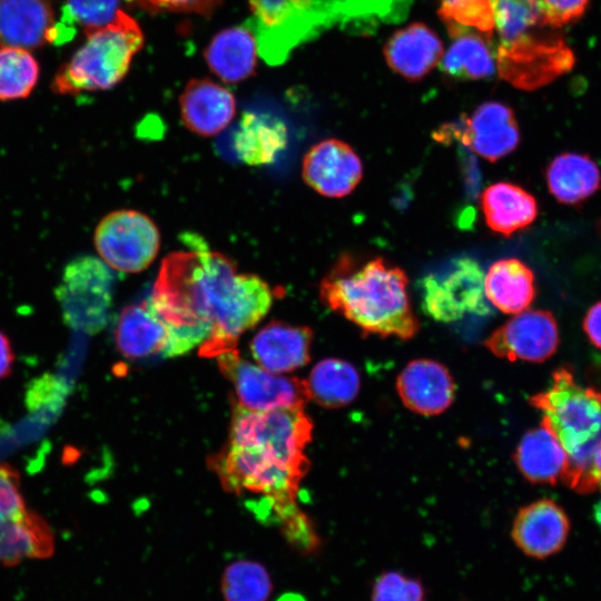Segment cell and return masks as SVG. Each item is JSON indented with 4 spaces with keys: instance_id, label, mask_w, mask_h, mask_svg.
<instances>
[{
    "instance_id": "26",
    "label": "cell",
    "mask_w": 601,
    "mask_h": 601,
    "mask_svg": "<svg viewBox=\"0 0 601 601\" xmlns=\"http://www.w3.org/2000/svg\"><path fill=\"white\" fill-rule=\"evenodd\" d=\"M53 552V535L46 521L32 511L18 518L0 516V563L45 559Z\"/></svg>"
},
{
    "instance_id": "18",
    "label": "cell",
    "mask_w": 601,
    "mask_h": 601,
    "mask_svg": "<svg viewBox=\"0 0 601 601\" xmlns=\"http://www.w3.org/2000/svg\"><path fill=\"white\" fill-rule=\"evenodd\" d=\"M258 53L257 37L248 26H235L219 31L204 50L209 69L228 83L252 77Z\"/></svg>"
},
{
    "instance_id": "14",
    "label": "cell",
    "mask_w": 601,
    "mask_h": 601,
    "mask_svg": "<svg viewBox=\"0 0 601 601\" xmlns=\"http://www.w3.org/2000/svg\"><path fill=\"white\" fill-rule=\"evenodd\" d=\"M454 130L477 155L496 161L512 152L520 142V130L513 110L497 101L479 106Z\"/></svg>"
},
{
    "instance_id": "32",
    "label": "cell",
    "mask_w": 601,
    "mask_h": 601,
    "mask_svg": "<svg viewBox=\"0 0 601 601\" xmlns=\"http://www.w3.org/2000/svg\"><path fill=\"white\" fill-rule=\"evenodd\" d=\"M495 2L496 0H441L439 16L451 37L473 30L492 39Z\"/></svg>"
},
{
    "instance_id": "28",
    "label": "cell",
    "mask_w": 601,
    "mask_h": 601,
    "mask_svg": "<svg viewBox=\"0 0 601 601\" xmlns=\"http://www.w3.org/2000/svg\"><path fill=\"white\" fill-rule=\"evenodd\" d=\"M452 38L451 46L440 60L443 72L469 80L487 78L495 72L496 60L491 38L473 30Z\"/></svg>"
},
{
    "instance_id": "36",
    "label": "cell",
    "mask_w": 601,
    "mask_h": 601,
    "mask_svg": "<svg viewBox=\"0 0 601 601\" xmlns=\"http://www.w3.org/2000/svg\"><path fill=\"white\" fill-rule=\"evenodd\" d=\"M149 13L210 16L225 0H126Z\"/></svg>"
},
{
    "instance_id": "3",
    "label": "cell",
    "mask_w": 601,
    "mask_h": 601,
    "mask_svg": "<svg viewBox=\"0 0 601 601\" xmlns=\"http://www.w3.org/2000/svg\"><path fill=\"white\" fill-rule=\"evenodd\" d=\"M407 285L406 273L384 258L344 253L321 280L319 297L365 333L410 339L418 322Z\"/></svg>"
},
{
    "instance_id": "33",
    "label": "cell",
    "mask_w": 601,
    "mask_h": 601,
    "mask_svg": "<svg viewBox=\"0 0 601 601\" xmlns=\"http://www.w3.org/2000/svg\"><path fill=\"white\" fill-rule=\"evenodd\" d=\"M421 579L397 570L381 572L371 588V601H426Z\"/></svg>"
},
{
    "instance_id": "37",
    "label": "cell",
    "mask_w": 601,
    "mask_h": 601,
    "mask_svg": "<svg viewBox=\"0 0 601 601\" xmlns=\"http://www.w3.org/2000/svg\"><path fill=\"white\" fill-rule=\"evenodd\" d=\"M27 511L18 472L10 465L0 463V516L18 518Z\"/></svg>"
},
{
    "instance_id": "40",
    "label": "cell",
    "mask_w": 601,
    "mask_h": 601,
    "mask_svg": "<svg viewBox=\"0 0 601 601\" xmlns=\"http://www.w3.org/2000/svg\"><path fill=\"white\" fill-rule=\"evenodd\" d=\"M590 479L593 492L601 491V446L593 454Z\"/></svg>"
},
{
    "instance_id": "16",
    "label": "cell",
    "mask_w": 601,
    "mask_h": 601,
    "mask_svg": "<svg viewBox=\"0 0 601 601\" xmlns=\"http://www.w3.org/2000/svg\"><path fill=\"white\" fill-rule=\"evenodd\" d=\"M179 107L186 128L204 137L219 134L236 114L234 95L208 78L190 79L179 96Z\"/></svg>"
},
{
    "instance_id": "22",
    "label": "cell",
    "mask_w": 601,
    "mask_h": 601,
    "mask_svg": "<svg viewBox=\"0 0 601 601\" xmlns=\"http://www.w3.org/2000/svg\"><path fill=\"white\" fill-rule=\"evenodd\" d=\"M481 208L489 228L504 237L529 227L538 216V203L533 195L506 181L492 184L484 189Z\"/></svg>"
},
{
    "instance_id": "20",
    "label": "cell",
    "mask_w": 601,
    "mask_h": 601,
    "mask_svg": "<svg viewBox=\"0 0 601 601\" xmlns=\"http://www.w3.org/2000/svg\"><path fill=\"white\" fill-rule=\"evenodd\" d=\"M55 24L48 0H0V43L33 49L46 41Z\"/></svg>"
},
{
    "instance_id": "9",
    "label": "cell",
    "mask_w": 601,
    "mask_h": 601,
    "mask_svg": "<svg viewBox=\"0 0 601 601\" xmlns=\"http://www.w3.org/2000/svg\"><path fill=\"white\" fill-rule=\"evenodd\" d=\"M93 244L101 260L121 273H139L156 258L160 236L146 215L120 209L106 215L97 225Z\"/></svg>"
},
{
    "instance_id": "4",
    "label": "cell",
    "mask_w": 601,
    "mask_h": 601,
    "mask_svg": "<svg viewBox=\"0 0 601 601\" xmlns=\"http://www.w3.org/2000/svg\"><path fill=\"white\" fill-rule=\"evenodd\" d=\"M546 28L532 0H496V68L512 86L534 90L573 67L571 48L560 35L545 31Z\"/></svg>"
},
{
    "instance_id": "11",
    "label": "cell",
    "mask_w": 601,
    "mask_h": 601,
    "mask_svg": "<svg viewBox=\"0 0 601 601\" xmlns=\"http://www.w3.org/2000/svg\"><path fill=\"white\" fill-rule=\"evenodd\" d=\"M484 345L501 358L541 363L559 346L558 324L548 311H523L495 329Z\"/></svg>"
},
{
    "instance_id": "27",
    "label": "cell",
    "mask_w": 601,
    "mask_h": 601,
    "mask_svg": "<svg viewBox=\"0 0 601 601\" xmlns=\"http://www.w3.org/2000/svg\"><path fill=\"white\" fill-rule=\"evenodd\" d=\"M549 191L560 203L577 205L591 197L601 186V171L587 155L563 152L548 166Z\"/></svg>"
},
{
    "instance_id": "10",
    "label": "cell",
    "mask_w": 601,
    "mask_h": 601,
    "mask_svg": "<svg viewBox=\"0 0 601 601\" xmlns=\"http://www.w3.org/2000/svg\"><path fill=\"white\" fill-rule=\"evenodd\" d=\"M219 368L234 386L238 405L257 412L304 408L311 400L306 382L269 372L242 358L235 349L217 356Z\"/></svg>"
},
{
    "instance_id": "35",
    "label": "cell",
    "mask_w": 601,
    "mask_h": 601,
    "mask_svg": "<svg viewBox=\"0 0 601 601\" xmlns=\"http://www.w3.org/2000/svg\"><path fill=\"white\" fill-rule=\"evenodd\" d=\"M590 0H532L544 26L555 29L582 17Z\"/></svg>"
},
{
    "instance_id": "13",
    "label": "cell",
    "mask_w": 601,
    "mask_h": 601,
    "mask_svg": "<svg viewBox=\"0 0 601 601\" xmlns=\"http://www.w3.org/2000/svg\"><path fill=\"white\" fill-rule=\"evenodd\" d=\"M565 511L549 499H541L523 506L515 515L511 538L526 556L544 560L565 545L570 533Z\"/></svg>"
},
{
    "instance_id": "1",
    "label": "cell",
    "mask_w": 601,
    "mask_h": 601,
    "mask_svg": "<svg viewBox=\"0 0 601 601\" xmlns=\"http://www.w3.org/2000/svg\"><path fill=\"white\" fill-rule=\"evenodd\" d=\"M185 243L188 250L162 259L147 303L168 329L173 356L199 346L201 356L217 357L267 314L273 292L260 277L238 274L197 235L187 234Z\"/></svg>"
},
{
    "instance_id": "23",
    "label": "cell",
    "mask_w": 601,
    "mask_h": 601,
    "mask_svg": "<svg viewBox=\"0 0 601 601\" xmlns=\"http://www.w3.org/2000/svg\"><path fill=\"white\" fill-rule=\"evenodd\" d=\"M115 342L118 351L128 358L162 355L168 329L145 300L121 311L115 327Z\"/></svg>"
},
{
    "instance_id": "6",
    "label": "cell",
    "mask_w": 601,
    "mask_h": 601,
    "mask_svg": "<svg viewBox=\"0 0 601 601\" xmlns=\"http://www.w3.org/2000/svg\"><path fill=\"white\" fill-rule=\"evenodd\" d=\"M85 35L83 45L52 79L51 89L56 93L76 95L114 88L127 76L145 41L139 23L121 9L110 23L86 29Z\"/></svg>"
},
{
    "instance_id": "31",
    "label": "cell",
    "mask_w": 601,
    "mask_h": 601,
    "mask_svg": "<svg viewBox=\"0 0 601 601\" xmlns=\"http://www.w3.org/2000/svg\"><path fill=\"white\" fill-rule=\"evenodd\" d=\"M272 590L267 570L256 561H235L221 577V592L226 601H267Z\"/></svg>"
},
{
    "instance_id": "12",
    "label": "cell",
    "mask_w": 601,
    "mask_h": 601,
    "mask_svg": "<svg viewBox=\"0 0 601 601\" xmlns=\"http://www.w3.org/2000/svg\"><path fill=\"white\" fill-rule=\"evenodd\" d=\"M304 181L318 194L341 198L351 194L363 176V166L346 142L329 138L313 145L302 166Z\"/></svg>"
},
{
    "instance_id": "17",
    "label": "cell",
    "mask_w": 601,
    "mask_h": 601,
    "mask_svg": "<svg viewBox=\"0 0 601 601\" xmlns=\"http://www.w3.org/2000/svg\"><path fill=\"white\" fill-rule=\"evenodd\" d=\"M313 332L306 326L270 322L250 342V353L263 368L288 373L309 362Z\"/></svg>"
},
{
    "instance_id": "25",
    "label": "cell",
    "mask_w": 601,
    "mask_h": 601,
    "mask_svg": "<svg viewBox=\"0 0 601 601\" xmlns=\"http://www.w3.org/2000/svg\"><path fill=\"white\" fill-rule=\"evenodd\" d=\"M484 294L502 313L519 314L535 297L534 274L518 258L496 260L484 275Z\"/></svg>"
},
{
    "instance_id": "24",
    "label": "cell",
    "mask_w": 601,
    "mask_h": 601,
    "mask_svg": "<svg viewBox=\"0 0 601 601\" xmlns=\"http://www.w3.org/2000/svg\"><path fill=\"white\" fill-rule=\"evenodd\" d=\"M514 461L528 481L551 485L562 480L568 463L559 440L543 424L525 432L516 446Z\"/></svg>"
},
{
    "instance_id": "19",
    "label": "cell",
    "mask_w": 601,
    "mask_h": 601,
    "mask_svg": "<svg viewBox=\"0 0 601 601\" xmlns=\"http://www.w3.org/2000/svg\"><path fill=\"white\" fill-rule=\"evenodd\" d=\"M384 55L394 71L406 79L418 80L440 62L443 46L432 29L412 23L390 38Z\"/></svg>"
},
{
    "instance_id": "29",
    "label": "cell",
    "mask_w": 601,
    "mask_h": 601,
    "mask_svg": "<svg viewBox=\"0 0 601 601\" xmlns=\"http://www.w3.org/2000/svg\"><path fill=\"white\" fill-rule=\"evenodd\" d=\"M305 382L309 398L326 408H338L353 402L361 385L357 370L337 358L318 362Z\"/></svg>"
},
{
    "instance_id": "8",
    "label": "cell",
    "mask_w": 601,
    "mask_h": 601,
    "mask_svg": "<svg viewBox=\"0 0 601 601\" xmlns=\"http://www.w3.org/2000/svg\"><path fill=\"white\" fill-rule=\"evenodd\" d=\"M114 275L93 256L69 262L56 288L65 321L73 328L97 333L107 321L111 305Z\"/></svg>"
},
{
    "instance_id": "30",
    "label": "cell",
    "mask_w": 601,
    "mask_h": 601,
    "mask_svg": "<svg viewBox=\"0 0 601 601\" xmlns=\"http://www.w3.org/2000/svg\"><path fill=\"white\" fill-rule=\"evenodd\" d=\"M39 73V63L27 49L3 46L0 49V101L27 98Z\"/></svg>"
},
{
    "instance_id": "15",
    "label": "cell",
    "mask_w": 601,
    "mask_h": 601,
    "mask_svg": "<svg viewBox=\"0 0 601 601\" xmlns=\"http://www.w3.org/2000/svg\"><path fill=\"white\" fill-rule=\"evenodd\" d=\"M396 390L403 404L421 415H437L452 404L454 381L447 368L432 359H414L400 373Z\"/></svg>"
},
{
    "instance_id": "5",
    "label": "cell",
    "mask_w": 601,
    "mask_h": 601,
    "mask_svg": "<svg viewBox=\"0 0 601 601\" xmlns=\"http://www.w3.org/2000/svg\"><path fill=\"white\" fill-rule=\"evenodd\" d=\"M529 402L542 412L541 424L565 452L568 463L561 481L578 493H592L590 469L601 446V392L579 384L572 371L562 366L553 372L552 384Z\"/></svg>"
},
{
    "instance_id": "2",
    "label": "cell",
    "mask_w": 601,
    "mask_h": 601,
    "mask_svg": "<svg viewBox=\"0 0 601 601\" xmlns=\"http://www.w3.org/2000/svg\"><path fill=\"white\" fill-rule=\"evenodd\" d=\"M312 432L304 408L257 412L236 403L227 443L209 461L223 487L258 499L248 505L282 524L288 540L303 536L313 525L296 503L309 466L305 450Z\"/></svg>"
},
{
    "instance_id": "38",
    "label": "cell",
    "mask_w": 601,
    "mask_h": 601,
    "mask_svg": "<svg viewBox=\"0 0 601 601\" xmlns=\"http://www.w3.org/2000/svg\"><path fill=\"white\" fill-rule=\"evenodd\" d=\"M583 329L589 341L601 349V302L592 305L583 318Z\"/></svg>"
},
{
    "instance_id": "41",
    "label": "cell",
    "mask_w": 601,
    "mask_h": 601,
    "mask_svg": "<svg viewBox=\"0 0 601 601\" xmlns=\"http://www.w3.org/2000/svg\"><path fill=\"white\" fill-rule=\"evenodd\" d=\"M593 519L598 528L601 530V499L593 506Z\"/></svg>"
},
{
    "instance_id": "39",
    "label": "cell",
    "mask_w": 601,
    "mask_h": 601,
    "mask_svg": "<svg viewBox=\"0 0 601 601\" xmlns=\"http://www.w3.org/2000/svg\"><path fill=\"white\" fill-rule=\"evenodd\" d=\"M14 354L8 336L0 331V380L11 372Z\"/></svg>"
},
{
    "instance_id": "21",
    "label": "cell",
    "mask_w": 601,
    "mask_h": 601,
    "mask_svg": "<svg viewBox=\"0 0 601 601\" xmlns=\"http://www.w3.org/2000/svg\"><path fill=\"white\" fill-rule=\"evenodd\" d=\"M288 130L278 117L245 111L233 137V148L239 160L260 166L276 160L286 148Z\"/></svg>"
},
{
    "instance_id": "34",
    "label": "cell",
    "mask_w": 601,
    "mask_h": 601,
    "mask_svg": "<svg viewBox=\"0 0 601 601\" xmlns=\"http://www.w3.org/2000/svg\"><path fill=\"white\" fill-rule=\"evenodd\" d=\"M119 11V0H66L62 18L86 30L110 23Z\"/></svg>"
},
{
    "instance_id": "7",
    "label": "cell",
    "mask_w": 601,
    "mask_h": 601,
    "mask_svg": "<svg viewBox=\"0 0 601 601\" xmlns=\"http://www.w3.org/2000/svg\"><path fill=\"white\" fill-rule=\"evenodd\" d=\"M422 308L437 322H455L466 315L492 312L484 294V273L469 257L454 258L418 282Z\"/></svg>"
}]
</instances>
